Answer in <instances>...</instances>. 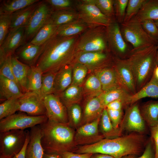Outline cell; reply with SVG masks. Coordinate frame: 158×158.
<instances>
[{
  "instance_id": "cell-1",
  "label": "cell",
  "mask_w": 158,
  "mask_h": 158,
  "mask_svg": "<svg viewBox=\"0 0 158 158\" xmlns=\"http://www.w3.org/2000/svg\"><path fill=\"white\" fill-rule=\"evenodd\" d=\"M80 35L64 37L55 34L46 43L35 66L44 73L57 72L64 66L71 64L77 52Z\"/></svg>"
},
{
  "instance_id": "cell-2",
  "label": "cell",
  "mask_w": 158,
  "mask_h": 158,
  "mask_svg": "<svg viewBox=\"0 0 158 158\" xmlns=\"http://www.w3.org/2000/svg\"><path fill=\"white\" fill-rule=\"evenodd\" d=\"M147 142L143 135L132 133L114 138H103L87 145L86 150L88 153L103 154L114 158H121L129 155L139 154Z\"/></svg>"
},
{
  "instance_id": "cell-3",
  "label": "cell",
  "mask_w": 158,
  "mask_h": 158,
  "mask_svg": "<svg viewBox=\"0 0 158 158\" xmlns=\"http://www.w3.org/2000/svg\"><path fill=\"white\" fill-rule=\"evenodd\" d=\"M40 125L42 133L41 142L44 152L61 155L66 152L74 151L75 132L68 124L48 120Z\"/></svg>"
},
{
  "instance_id": "cell-4",
  "label": "cell",
  "mask_w": 158,
  "mask_h": 158,
  "mask_svg": "<svg viewBox=\"0 0 158 158\" xmlns=\"http://www.w3.org/2000/svg\"><path fill=\"white\" fill-rule=\"evenodd\" d=\"M157 45L132 48L125 59L134 78L137 92L150 79L157 66Z\"/></svg>"
},
{
  "instance_id": "cell-5",
  "label": "cell",
  "mask_w": 158,
  "mask_h": 158,
  "mask_svg": "<svg viewBox=\"0 0 158 158\" xmlns=\"http://www.w3.org/2000/svg\"><path fill=\"white\" fill-rule=\"evenodd\" d=\"M97 51H109L104 26L89 28L80 35L78 41L77 52Z\"/></svg>"
},
{
  "instance_id": "cell-6",
  "label": "cell",
  "mask_w": 158,
  "mask_h": 158,
  "mask_svg": "<svg viewBox=\"0 0 158 158\" xmlns=\"http://www.w3.org/2000/svg\"><path fill=\"white\" fill-rule=\"evenodd\" d=\"M120 30L125 41L133 49L157 45L158 42L150 36L143 29L140 21L133 17L128 21L120 24Z\"/></svg>"
},
{
  "instance_id": "cell-7",
  "label": "cell",
  "mask_w": 158,
  "mask_h": 158,
  "mask_svg": "<svg viewBox=\"0 0 158 158\" xmlns=\"http://www.w3.org/2000/svg\"><path fill=\"white\" fill-rule=\"evenodd\" d=\"M28 130H12L0 133V156L11 158L23 147Z\"/></svg>"
},
{
  "instance_id": "cell-8",
  "label": "cell",
  "mask_w": 158,
  "mask_h": 158,
  "mask_svg": "<svg viewBox=\"0 0 158 158\" xmlns=\"http://www.w3.org/2000/svg\"><path fill=\"white\" fill-rule=\"evenodd\" d=\"M48 119L46 115L34 116L24 113H15L0 120V132L31 128L46 122Z\"/></svg>"
},
{
  "instance_id": "cell-9",
  "label": "cell",
  "mask_w": 158,
  "mask_h": 158,
  "mask_svg": "<svg viewBox=\"0 0 158 158\" xmlns=\"http://www.w3.org/2000/svg\"><path fill=\"white\" fill-rule=\"evenodd\" d=\"M75 7L79 13V18L85 23L89 28L106 27L112 19L103 14L89 0L77 1Z\"/></svg>"
},
{
  "instance_id": "cell-10",
  "label": "cell",
  "mask_w": 158,
  "mask_h": 158,
  "mask_svg": "<svg viewBox=\"0 0 158 158\" xmlns=\"http://www.w3.org/2000/svg\"><path fill=\"white\" fill-rule=\"evenodd\" d=\"M119 23L114 18L106 27L107 39L109 51L115 54L116 57L125 59L131 49L122 35Z\"/></svg>"
},
{
  "instance_id": "cell-11",
  "label": "cell",
  "mask_w": 158,
  "mask_h": 158,
  "mask_svg": "<svg viewBox=\"0 0 158 158\" xmlns=\"http://www.w3.org/2000/svg\"><path fill=\"white\" fill-rule=\"evenodd\" d=\"M109 52L108 51L77 52L72 63H80L86 66L89 71L93 72L101 68L114 64V57L110 54Z\"/></svg>"
},
{
  "instance_id": "cell-12",
  "label": "cell",
  "mask_w": 158,
  "mask_h": 158,
  "mask_svg": "<svg viewBox=\"0 0 158 158\" xmlns=\"http://www.w3.org/2000/svg\"><path fill=\"white\" fill-rule=\"evenodd\" d=\"M53 11L45 1H41L25 28L26 43L30 42L49 19Z\"/></svg>"
},
{
  "instance_id": "cell-13",
  "label": "cell",
  "mask_w": 158,
  "mask_h": 158,
  "mask_svg": "<svg viewBox=\"0 0 158 158\" xmlns=\"http://www.w3.org/2000/svg\"><path fill=\"white\" fill-rule=\"evenodd\" d=\"M46 116L50 121L68 124L66 107L59 96L52 94L45 96L43 99Z\"/></svg>"
},
{
  "instance_id": "cell-14",
  "label": "cell",
  "mask_w": 158,
  "mask_h": 158,
  "mask_svg": "<svg viewBox=\"0 0 158 158\" xmlns=\"http://www.w3.org/2000/svg\"><path fill=\"white\" fill-rule=\"evenodd\" d=\"M101 116L92 122L78 128L74 136L76 146L93 144L104 138V136L100 134L98 130Z\"/></svg>"
},
{
  "instance_id": "cell-15",
  "label": "cell",
  "mask_w": 158,
  "mask_h": 158,
  "mask_svg": "<svg viewBox=\"0 0 158 158\" xmlns=\"http://www.w3.org/2000/svg\"><path fill=\"white\" fill-rule=\"evenodd\" d=\"M18 111L34 116L46 115L43 99L39 94L33 92H27L18 99Z\"/></svg>"
},
{
  "instance_id": "cell-16",
  "label": "cell",
  "mask_w": 158,
  "mask_h": 158,
  "mask_svg": "<svg viewBox=\"0 0 158 158\" xmlns=\"http://www.w3.org/2000/svg\"><path fill=\"white\" fill-rule=\"evenodd\" d=\"M25 28L9 32L0 46V64L8 56H12L17 49L26 43Z\"/></svg>"
},
{
  "instance_id": "cell-17",
  "label": "cell",
  "mask_w": 158,
  "mask_h": 158,
  "mask_svg": "<svg viewBox=\"0 0 158 158\" xmlns=\"http://www.w3.org/2000/svg\"><path fill=\"white\" fill-rule=\"evenodd\" d=\"M114 57V66L123 87L131 95L136 92L133 73L124 59Z\"/></svg>"
},
{
  "instance_id": "cell-18",
  "label": "cell",
  "mask_w": 158,
  "mask_h": 158,
  "mask_svg": "<svg viewBox=\"0 0 158 158\" xmlns=\"http://www.w3.org/2000/svg\"><path fill=\"white\" fill-rule=\"evenodd\" d=\"M45 43L37 45L30 42L25 43L18 48L13 55L22 63L30 67L35 66L43 50Z\"/></svg>"
},
{
  "instance_id": "cell-19",
  "label": "cell",
  "mask_w": 158,
  "mask_h": 158,
  "mask_svg": "<svg viewBox=\"0 0 158 158\" xmlns=\"http://www.w3.org/2000/svg\"><path fill=\"white\" fill-rule=\"evenodd\" d=\"M93 73L99 79L103 92L118 87L123 88L120 82L114 64L93 71Z\"/></svg>"
},
{
  "instance_id": "cell-20",
  "label": "cell",
  "mask_w": 158,
  "mask_h": 158,
  "mask_svg": "<svg viewBox=\"0 0 158 158\" xmlns=\"http://www.w3.org/2000/svg\"><path fill=\"white\" fill-rule=\"evenodd\" d=\"M131 105L126 112L124 126L128 131L143 132L145 130L146 126L138 105L135 103Z\"/></svg>"
},
{
  "instance_id": "cell-21",
  "label": "cell",
  "mask_w": 158,
  "mask_h": 158,
  "mask_svg": "<svg viewBox=\"0 0 158 158\" xmlns=\"http://www.w3.org/2000/svg\"><path fill=\"white\" fill-rule=\"evenodd\" d=\"M42 136L40 125L31 128L29 140L26 149L25 158H43L44 151L41 142Z\"/></svg>"
},
{
  "instance_id": "cell-22",
  "label": "cell",
  "mask_w": 158,
  "mask_h": 158,
  "mask_svg": "<svg viewBox=\"0 0 158 158\" xmlns=\"http://www.w3.org/2000/svg\"><path fill=\"white\" fill-rule=\"evenodd\" d=\"M41 1L40 0L11 14L9 32L25 28Z\"/></svg>"
},
{
  "instance_id": "cell-23",
  "label": "cell",
  "mask_w": 158,
  "mask_h": 158,
  "mask_svg": "<svg viewBox=\"0 0 158 158\" xmlns=\"http://www.w3.org/2000/svg\"><path fill=\"white\" fill-rule=\"evenodd\" d=\"M104 108L98 97L88 98L84 107L80 126L100 117Z\"/></svg>"
},
{
  "instance_id": "cell-24",
  "label": "cell",
  "mask_w": 158,
  "mask_h": 158,
  "mask_svg": "<svg viewBox=\"0 0 158 158\" xmlns=\"http://www.w3.org/2000/svg\"><path fill=\"white\" fill-rule=\"evenodd\" d=\"M72 65H66L57 72L54 80V93L59 96L71 84Z\"/></svg>"
},
{
  "instance_id": "cell-25",
  "label": "cell",
  "mask_w": 158,
  "mask_h": 158,
  "mask_svg": "<svg viewBox=\"0 0 158 158\" xmlns=\"http://www.w3.org/2000/svg\"><path fill=\"white\" fill-rule=\"evenodd\" d=\"M11 61L14 77L22 92L25 93L27 92L28 77L31 67L20 62L13 54Z\"/></svg>"
},
{
  "instance_id": "cell-26",
  "label": "cell",
  "mask_w": 158,
  "mask_h": 158,
  "mask_svg": "<svg viewBox=\"0 0 158 158\" xmlns=\"http://www.w3.org/2000/svg\"><path fill=\"white\" fill-rule=\"evenodd\" d=\"M23 94L16 82L0 75L1 101L13 98H19Z\"/></svg>"
},
{
  "instance_id": "cell-27",
  "label": "cell",
  "mask_w": 158,
  "mask_h": 158,
  "mask_svg": "<svg viewBox=\"0 0 158 158\" xmlns=\"http://www.w3.org/2000/svg\"><path fill=\"white\" fill-rule=\"evenodd\" d=\"M89 28L85 23L79 18L58 27L56 34L64 37L80 35Z\"/></svg>"
},
{
  "instance_id": "cell-28",
  "label": "cell",
  "mask_w": 158,
  "mask_h": 158,
  "mask_svg": "<svg viewBox=\"0 0 158 158\" xmlns=\"http://www.w3.org/2000/svg\"><path fill=\"white\" fill-rule=\"evenodd\" d=\"M146 97L158 98V79L153 74L150 80L135 94L131 95L129 104L132 105Z\"/></svg>"
},
{
  "instance_id": "cell-29",
  "label": "cell",
  "mask_w": 158,
  "mask_h": 158,
  "mask_svg": "<svg viewBox=\"0 0 158 158\" xmlns=\"http://www.w3.org/2000/svg\"><path fill=\"white\" fill-rule=\"evenodd\" d=\"M131 95L122 87H118L103 92L99 96L104 108L110 103L116 100H120L125 105L129 104V100Z\"/></svg>"
},
{
  "instance_id": "cell-30",
  "label": "cell",
  "mask_w": 158,
  "mask_h": 158,
  "mask_svg": "<svg viewBox=\"0 0 158 158\" xmlns=\"http://www.w3.org/2000/svg\"><path fill=\"white\" fill-rule=\"evenodd\" d=\"M134 18L140 22L158 20V0H146Z\"/></svg>"
},
{
  "instance_id": "cell-31",
  "label": "cell",
  "mask_w": 158,
  "mask_h": 158,
  "mask_svg": "<svg viewBox=\"0 0 158 158\" xmlns=\"http://www.w3.org/2000/svg\"><path fill=\"white\" fill-rule=\"evenodd\" d=\"M79 18L76 9L53 10L49 20L58 27L68 23Z\"/></svg>"
},
{
  "instance_id": "cell-32",
  "label": "cell",
  "mask_w": 158,
  "mask_h": 158,
  "mask_svg": "<svg viewBox=\"0 0 158 158\" xmlns=\"http://www.w3.org/2000/svg\"><path fill=\"white\" fill-rule=\"evenodd\" d=\"M140 112L145 121L150 128L158 124V101L146 103L142 107Z\"/></svg>"
},
{
  "instance_id": "cell-33",
  "label": "cell",
  "mask_w": 158,
  "mask_h": 158,
  "mask_svg": "<svg viewBox=\"0 0 158 158\" xmlns=\"http://www.w3.org/2000/svg\"><path fill=\"white\" fill-rule=\"evenodd\" d=\"M83 94L82 86L71 85L58 96L66 107L73 104H78Z\"/></svg>"
},
{
  "instance_id": "cell-34",
  "label": "cell",
  "mask_w": 158,
  "mask_h": 158,
  "mask_svg": "<svg viewBox=\"0 0 158 158\" xmlns=\"http://www.w3.org/2000/svg\"><path fill=\"white\" fill-rule=\"evenodd\" d=\"M39 0H5L1 1L0 15H11L13 13L32 4Z\"/></svg>"
},
{
  "instance_id": "cell-35",
  "label": "cell",
  "mask_w": 158,
  "mask_h": 158,
  "mask_svg": "<svg viewBox=\"0 0 158 158\" xmlns=\"http://www.w3.org/2000/svg\"><path fill=\"white\" fill-rule=\"evenodd\" d=\"M57 28L49 19L30 42L37 45L44 44L56 34Z\"/></svg>"
},
{
  "instance_id": "cell-36",
  "label": "cell",
  "mask_w": 158,
  "mask_h": 158,
  "mask_svg": "<svg viewBox=\"0 0 158 158\" xmlns=\"http://www.w3.org/2000/svg\"><path fill=\"white\" fill-rule=\"evenodd\" d=\"M43 73L39 68L35 66L31 67L28 77L27 92H33L39 95Z\"/></svg>"
},
{
  "instance_id": "cell-37",
  "label": "cell",
  "mask_w": 158,
  "mask_h": 158,
  "mask_svg": "<svg viewBox=\"0 0 158 158\" xmlns=\"http://www.w3.org/2000/svg\"><path fill=\"white\" fill-rule=\"evenodd\" d=\"M82 87L83 94L89 98L98 97L103 92L101 83L94 73L88 77Z\"/></svg>"
},
{
  "instance_id": "cell-38",
  "label": "cell",
  "mask_w": 158,
  "mask_h": 158,
  "mask_svg": "<svg viewBox=\"0 0 158 158\" xmlns=\"http://www.w3.org/2000/svg\"><path fill=\"white\" fill-rule=\"evenodd\" d=\"M102 135L104 137L110 138L115 137L118 133V130L114 127L109 116L107 109H104L102 113L99 123Z\"/></svg>"
},
{
  "instance_id": "cell-39",
  "label": "cell",
  "mask_w": 158,
  "mask_h": 158,
  "mask_svg": "<svg viewBox=\"0 0 158 158\" xmlns=\"http://www.w3.org/2000/svg\"><path fill=\"white\" fill-rule=\"evenodd\" d=\"M68 124L71 127L77 128L80 126L83 118L81 107L78 104H73L66 107Z\"/></svg>"
},
{
  "instance_id": "cell-40",
  "label": "cell",
  "mask_w": 158,
  "mask_h": 158,
  "mask_svg": "<svg viewBox=\"0 0 158 158\" xmlns=\"http://www.w3.org/2000/svg\"><path fill=\"white\" fill-rule=\"evenodd\" d=\"M56 72H48L43 73L41 87L39 95L42 99L46 96L54 93V80Z\"/></svg>"
},
{
  "instance_id": "cell-41",
  "label": "cell",
  "mask_w": 158,
  "mask_h": 158,
  "mask_svg": "<svg viewBox=\"0 0 158 158\" xmlns=\"http://www.w3.org/2000/svg\"><path fill=\"white\" fill-rule=\"evenodd\" d=\"M72 78L71 85L81 86L89 71L85 65L79 63H71Z\"/></svg>"
},
{
  "instance_id": "cell-42",
  "label": "cell",
  "mask_w": 158,
  "mask_h": 158,
  "mask_svg": "<svg viewBox=\"0 0 158 158\" xmlns=\"http://www.w3.org/2000/svg\"><path fill=\"white\" fill-rule=\"evenodd\" d=\"M19 98H13L6 100L0 104V120L7 117L18 111Z\"/></svg>"
},
{
  "instance_id": "cell-43",
  "label": "cell",
  "mask_w": 158,
  "mask_h": 158,
  "mask_svg": "<svg viewBox=\"0 0 158 158\" xmlns=\"http://www.w3.org/2000/svg\"><path fill=\"white\" fill-rule=\"evenodd\" d=\"M104 15L112 19L116 18L114 0H89Z\"/></svg>"
},
{
  "instance_id": "cell-44",
  "label": "cell",
  "mask_w": 158,
  "mask_h": 158,
  "mask_svg": "<svg viewBox=\"0 0 158 158\" xmlns=\"http://www.w3.org/2000/svg\"><path fill=\"white\" fill-rule=\"evenodd\" d=\"M146 0H129L123 22L128 21L140 10Z\"/></svg>"
},
{
  "instance_id": "cell-45",
  "label": "cell",
  "mask_w": 158,
  "mask_h": 158,
  "mask_svg": "<svg viewBox=\"0 0 158 158\" xmlns=\"http://www.w3.org/2000/svg\"><path fill=\"white\" fill-rule=\"evenodd\" d=\"M53 10L76 9L77 1L71 0H46Z\"/></svg>"
},
{
  "instance_id": "cell-46",
  "label": "cell",
  "mask_w": 158,
  "mask_h": 158,
  "mask_svg": "<svg viewBox=\"0 0 158 158\" xmlns=\"http://www.w3.org/2000/svg\"><path fill=\"white\" fill-rule=\"evenodd\" d=\"M11 21V15H0V46L8 35Z\"/></svg>"
},
{
  "instance_id": "cell-47",
  "label": "cell",
  "mask_w": 158,
  "mask_h": 158,
  "mask_svg": "<svg viewBox=\"0 0 158 158\" xmlns=\"http://www.w3.org/2000/svg\"><path fill=\"white\" fill-rule=\"evenodd\" d=\"M128 0H114V8L116 18L117 21L120 24L124 21Z\"/></svg>"
},
{
  "instance_id": "cell-48",
  "label": "cell",
  "mask_w": 158,
  "mask_h": 158,
  "mask_svg": "<svg viewBox=\"0 0 158 158\" xmlns=\"http://www.w3.org/2000/svg\"><path fill=\"white\" fill-rule=\"evenodd\" d=\"M11 57L12 56H8L3 62L0 64V75L17 83L13 73Z\"/></svg>"
},
{
  "instance_id": "cell-49",
  "label": "cell",
  "mask_w": 158,
  "mask_h": 158,
  "mask_svg": "<svg viewBox=\"0 0 158 158\" xmlns=\"http://www.w3.org/2000/svg\"><path fill=\"white\" fill-rule=\"evenodd\" d=\"M147 33L151 38L158 42V28L154 20H146L141 22Z\"/></svg>"
},
{
  "instance_id": "cell-50",
  "label": "cell",
  "mask_w": 158,
  "mask_h": 158,
  "mask_svg": "<svg viewBox=\"0 0 158 158\" xmlns=\"http://www.w3.org/2000/svg\"><path fill=\"white\" fill-rule=\"evenodd\" d=\"M109 118L114 128L118 130L121 122L122 111L114 110L107 109Z\"/></svg>"
},
{
  "instance_id": "cell-51",
  "label": "cell",
  "mask_w": 158,
  "mask_h": 158,
  "mask_svg": "<svg viewBox=\"0 0 158 158\" xmlns=\"http://www.w3.org/2000/svg\"><path fill=\"white\" fill-rule=\"evenodd\" d=\"M138 158H155L154 145L151 138L147 141L143 154Z\"/></svg>"
},
{
  "instance_id": "cell-52",
  "label": "cell",
  "mask_w": 158,
  "mask_h": 158,
  "mask_svg": "<svg viewBox=\"0 0 158 158\" xmlns=\"http://www.w3.org/2000/svg\"><path fill=\"white\" fill-rule=\"evenodd\" d=\"M151 138L154 145L155 158L158 156V124L150 128Z\"/></svg>"
},
{
  "instance_id": "cell-53",
  "label": "cell",
  "mask_w": 158,
  "mask_h": 158,
  "mask_svg": "<svg viewBox=\"0 0 158 158\" xmlns=\"http://www.w3.org/2000/svg\"><path fill=\"white\" fill-rule=\"evenodd\" d=\"M92 154L84 153L78 154L71 152H66L61 156L63 158H91Z\"/></svg>"
},
{
  "instance_id": "cell-54",
  "label": "cell",
  "mask_w": 158,
  "mask_h": 158,
  "mask_svg": "<svg viewBox=\"0 0 158 158\" xmlns=\"http://www.w3.org/2000/svg\"><path fill=\"white\" fill-rule=\"evenodd\" d=\"M125 105L123 102L120 100H116L109 103L106 108L107 109L114 110H122L123 106Z\"/></svg>"
},
{
  "instance_id": "cell-55",
  "label": "cell",
  "mask_w": 158,
  "mask_h": 158,
  "mask_svg": "<svg viewBox=\"0 0 158 158\" xmlns=\"http://www.w3.org/2000/svg\"><path fill=\"white\" fill-rule=\"evenodd\" d=\"M30 131L28 130L24 145L20 151L11 158H25V153L27 146L29 140Z\"/></svg>"
},
{
  "instance_id": "cell-56",
  "label": "cell",
  "mask_w": 158,
  "mask_h": 158,
  "mask_svg": "<svg viewBox=\"0 0 158 158\" xmlns=\"http://www.w3.org/2000/svg\"><path fill=\"white\" fill-rule=\"evenodd\" d=\"M91 158H114L111 155L101 153L92 154Z\"/></svg>"
},
{
  "instance_id": "cell-57",
  "label": "cell",
  "mask_w": 158,
  "mask_h": 158,
  "mask_svg": "<svg viewBox=\"0 0 158 158\" xmlns=\"http://www.w3.org/2000/svg\"><path fill=\"white\" fill-rule=\"evenodd\" d=\"M43 158H63L61 155L52 153H48L44 152Z\"/></svg>"
},
{
  "instance_id": "cell-58",
  "label": "cell",
  "mask_w": 158,
  "mask_h": 158,
  "mask_svg": "<svg viewBox=\"0 0 158 158\" xmlns=\"http://www.w3.org/2000/svg\"><path fill=\"white\" fill-rule=\"evenodd\" d=\"M153 74L156 78L158 79V66L155 68Z\"/></svg>"
},
{
  "instance_id": "cell-59",
  "label": "cell",
  "mask_w": 158,
  "mask_h": 158,
  "mask_svg": "<svg viewBox=\"0 0 158 158\" xmlns=\"http://www.w3.org/2000/svg\"><path fill=\"white\" fill-rule=\"evenodd\" d=\"M121 158H136V155L130 154L125 156Z\"/></svg>"
},
{
  "instance_id": "cell-60",
  "label": "cell",
  "mask_w": 158,
  "mask_h": 158,
  "mask_svg": "<svg viewBox=\"0 0 158 158\" xmlns=\"http://www.w3.org/2000/svg\"><path fill=\"white\" fill-rule=\"evenodd\" d=\"M157 66H158V49L157 51Z\"/></svg>"
},
{
  "instance_id": "cell-61",
  "label": "cell",
  "mask_w": 158,
  "mask_h": 158,
  "mask_svg": "<svg viewBox=\"0 0 158 158\" xmlns=\"http://www.w3.org/2000/svg\"><path fill=\"white\" fill-rule=\"evenodd\" d=\"M154 22L158 28V20H154Z\"/></svg>"
},
{
  "instance_id": "cell-62",
  "label": "cell",
  "mask_w": 158,
  "mask_h": 158,
  "mask_svg": "<svg viewBox=\"0 0 158 158\" xmlns=\"http://www.w3.org/2000/svg\"><path fill=\"white\" fill-rule=\"evenodd\" d=\"M0 158H5V157H3L0 156Z\"/></svg>"
},
{
  "instance_id": "cell-63",
  "label": "cell",
  "mask_w": 158,
  "mask_h": 158,
  "mask_svg": "<svg viewBox=\"0 0 158 158\" xmlns=\"http://www.w3.org/2000/svg\"><path fill=\"white\" fill-rule=\"evenodd\" d=\"M157 48L158 49V44H157Z\"/></svg>"
},
{
  "instance_id": "cell-64",
  "label": "cell",
  "mask_w": 158,
  "mask_h": 158,
  "mask_svg": "<svg viewBox=\"0 0 158 158\" xmlns=\"http://www.w3.org/2000/svg\"><path fill=\"white\" fill-rule=\"evenodd\" d=\"M156 158H158V156L157 157H156Z\"/></svg>"
}]
</instances>
